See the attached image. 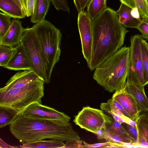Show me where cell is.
<instances>
[{
	"instance_id": "obj_1",
	"label": "cell",
	"mask_w": 148,
	"mask_h": 148,
	"mask_svg": "<svg viewBox=\"0 0 148 148\" xmlns=\"http://www.w3.org/2000/svg\"><path fill=\"white\" fill-rule=\"evenodd\" d=\"M92 48L90 67L92 71L123 44L128 31L120 22L116 11L107 8L91 21Z\"/></svg>"
},
{
	"instance_id": "obj_2",
	"label": "cell",
	"mask_w": 148,
	"mask_h": 148,
	"mask_svg": "<svg viewBox=\"0 0 148 148\" xmlns=\"http://www.w3.org/2000/svg\"><path fill=\"white\" fill-rule=\"evenodd\" d=\"M9 126L11 134L22 144L45 139H58L67 142L80 139L71 124L66 125L55 120L18 114Z\"/></svg>"
},
{
	"instance_id": "obj_3",
	"label": "cell",
	"mask_w": 148,
	"mask_h": 148,
	"mask_svg": "<svg viewBox=\"0 0 148 148\" xmlns=\"http://www.w3.org/2000/svg\"><path fill=\"white\" fill-rule=\"evenodd\" d=\"M130 62V47L125 46L96 68L93 78L105 90L115 92L125 83L128 76Z\"/></svg>"
},
{
	"instance_id": "obj_4",
	"label": "cell",
	"mask_w": 148,
	"mask_h": 148,
	"mask_svg": "<svg viewBox=\"0 0 148 148\" xmlns=\"http://www.w3.org/2000/svg\"><path fill=\"white\" fill-rule=\"evenodd\" d=\"M39 41L44 59L47 84L50 82L55 65L60 60L62 35L60 30L46 20L35 24L32 27Z\"/></svg>"
},
{
	"instance_id": "obj_5",
	"label": "cell",
	"mask_w": 148,
	"mask_h": 148,
	"mask_svg": "<svg viewBox=\"0 0 148 148\" xmlns=\"http://www.w3.org/2000/svg\"><path fill=\"white\" fill-rule=\"evenodd\" d=\"M45 82L40 79L18 88H0V106L12 109L18 114L35 103H42Z\"/></svg>"
},
{
	"instance_id": "obj_6",
	"label": "cell",
	"mask_w": 148,
	"mask_h": 148,
	"mask_svg": "<svg viewBox=\"0 0 148 148\" xmlns=\"http://www.w3.org/2000/svg\"><path fill=\"white\" fill-rule=\"evenodd\" d=\"M21 42L28 58L32 71L47 84L43 54L39 41L32 27L24 29Z\"/></svg>"
},
{
	"instance_id": "obj_7",
	"label": "cell",
	"mask_w": 148,
	"mask_h": 148,
	"mask_svg": "<svg viewBox=\"0 0 148 148\" xmlns=\"http://www.w3.org/2000/svg\"><path fill=\"white\" fill-rule=\"evenodd\" d=\"M73 122L81 128L95 134L98 130L111 124L112 117L105 114L101 110L87 106L83 107L75 116Z\"/></svg>"
},
{
	"instance_id": "obj_8",
	"label": "cell",
	"mask_w": 148,
	"mask_h": 148,
	"mask_svg": "<svg viewBox=\"0 0 148 148\" xmlns=\"http://www.w3.org/2000/svg\"><path fill=\"white\" fill-rule=\"evenodd\" d=\"M143 38L142 36L140 34L132 36L130 38V67L127 78L134 81L139 86L144 88L140 48Z\"/></svg>"
},
{
	"instance_id": "obj_9",
	"label": "cell",
	"mask_w": 148,
	"mask_h": 148,
	"mask_svg": "<svg viewBox=\"0 0 148 148\" xmlns=\"http://www.w3.org/2000/svg\"><path fill=\"white\" fill-rule=\"evenodd\" d=\"M18 114L30 118L57 121L66 125L71 124L69 123L71 117L68 115L39 103H35L30 105Z\"/></svg>"
},
{
	"instance_id": "obj_10",
	"label": "cell",
	"mask_w": 148,
	"mask_h": 148,
	"mask_svg": "<svg viewBox=\"0 0 148 148\" xmlns=\"http://www.w3.org/2000/svg\"><path fill=\"white\" fill-rule=\"evenodd\" d=\"M92 20L87 13H78L77 24L81 39L82 51L89 69L90 67L92 48Z\"/></svg>"
},
{
	"instance_id": "obj_11",
	"label": "cell",
	"mask_w": 148,
	"mask_h": 148,
	"mask_svg": "<svg viewBox=\"0 0 148 148\" xmlns=\"http://www.w3.org/2000/svg\"><path fill=\"white\" fill-rule=\"evenodd\" d=\"M124 84L115 91L112 98L119 103L131 119L135 121L139 116L140 112L136 101L127 91Z\"/></svg>"
},
{
	"instance_id": "obj_12",
	"label": "cell",
	"mask_w": 148,
	"mask_h": 148,
	"mask_svg": "<svg viewBox=\"0 0 148 148\" xmlns=\"http://www.w3.org/2000/svg\"><path fill=\"white\" fill-rule=\"evenodd\" d=\"M24 29L21 21L13 18L8 30L0 38V45L16 48L21 42Z\"/></svg>"
},
{
	"instance_id": "obj_13",
	"label": "cell",
	"mask_w": 148,
	"mask_h": 148,
	"mask_svg": "<svg viewBox=\"0 0 148 148\" xmlns=\"http://www.w3.org/2000/svg\"><path fill=\"white\" fill-rule=\"evenodd\" d=\"M16 48V51L4 68L14 71H32L28 58L21 42Z\"/></svg>"
},
{
	"instance_id": "obj_14",
	"label": "cell",
	"mask_w": 148,
	"mask_h": 148,
	"mask_svg": "<svg viewBox=\"0 0 148 148\" xmlns=\"http://www.w3.org/2000/svg\"><path fill=\"white\" fill-rule=\"evenodd\" d=\"M124 85L127 91L136 101L140 112H148V99L145 94L144 88L139 86L128 78Z\"/></svg>"
},
{
	"instance_id": "obj_15",
	"label": "cell",
	"mask_w": 148,
	"mask_h": 148,
	"mask_svg": "<svg viewBox=\"0 0 148 148\" xmlns=\"http://www.w3.org/2000/svg\"><path fill=\"white\" fill-rule=\"evenodd\" d=\"M40 79L32 71H20L12 77L4 87L7 88H18Z\"/></svg>"
},
{
	"instance_id": "obj_16",
	"label": "cell",
	"mask_w": 148,
	"mask_h": 148,
	"mask_svg": "<svg viewBox=\"0 0 148 148\" xmlns=\"http://www.w3.org/2000/svg\"><path fill=\"white\" fill-rule=\"evenodd\" d=\"M141 113L135 121L138 134L137 145L140 147H148V119Z\"/></svg>"
},
{
	"instance_id": "obj_17",
	"label": "cell",
	"mask_w": 148,
	"mask_h": 148,
	"mask_svg": "<svg viewBox=\"0 0 148 148\" xmlns=\"http://www.w3.org/2000/svg\"><path fill=\"white\" fill-rule=\"evenodd\" d=\"M132 9L121 3L119 10L116 11L120 22L124 27L137 29L142 20L135 18L132 16L131 13Z\"/></svg>"
},
{
	"instance_id": "obj_18",
	"label": "cell",
	"mask_w": 148,
	"mask_h": 148,
	"mask_svg": "<svg viewBox=\"0 0 148 148\" xmlns=\"http://www.w3.org/2000/svg\"><path fill=\"white\" fill-rule=\"evenodd\" d=\"M0 10L12 18L19 19L26 16V12L12 0H0Z\"/></svg>"
},
{
	"instance_id": "obj_19",
	"label": "cell",
	"mask_w": 148,
	"mask_h": 148,
	"mask_svg": "<svg viewBox=\"0 0 148 148\" xmlns=\"http://www.w3.org/2000/svg\"><path fill=\"white\" fill-rule=\"evenodd\" d=\"M51 0H36L34 12L30 21L36 23L45 20L48 11Z\"/></svg>"
},
{
	"instance_id": "obj_20",
	"label": "cell",
	"mask_w": 148,
	"mask_h": 148,
	"mask_svg": "<svg viewBox=\"0 0 148 148\" xmlns=\"http://www.w3.org/2000/svg\"><path fill=\"white\" fill-rule=\"evenodd\" d=\"M64 141L60 139H53L49 140H40L30 143L23 144L21 146L22 148H63L65 144Z\"/></svg>"
},
{
	"instance_id": "obj_21",
	"label": "cell",
	"mask_w": 148,
	"mask_h": 148,
	"mask_svg": "<svg viewBox=\"0 0 148 148\" xmlns=\"http://www.w3.org/2000/svg\"><path fill=\"white\" fill-rule=\"evenodd\" d=\"M106 128L111 133L121 138L127 144L130 145H135L121 124L115 121L113 117L112 123L107 125Z\"/></svg>"
},
{
	"instance_id": "obj_22",
	"label": "cell",
	"mask_w": 148,
	"mask_h": 148,
	"mask_svg": "<svg viewBox=\"0 0 148 148\" xmlns=\"http://www.w3.org/2000/svg\"><path fill=\"white\" fill-rule=\"evenodd\" d=\"M107 0H90L87 5V12L92 20L107 7Z\"/></svg>"
},
{
	"instance_id": "obj_23",
	"label": "cell",
	"mask_w": 148,
	"mask_h": 148,
	"mask_svg": "<svg viewBox=\"0 0 148 148\" xmlns=\"http://www.w3.org/2000/svg\"><path fill=\"white\" fill-rule=\"evenodd\" d=\"M132 9L137 8L140 17L148 18V3L146 0H119Z\"/></svg>"
},
{
	"instance_id": "obj_24",
	"label": "cell",
	"mask_w": 148,
	"mask_h": 148,
	"mask_svg": "<svg viewBox=\"0 0 148 148\" xmlns=\"http://www.w3.org/2000/svg\"><path fill=\"white\" fill-rule=\"evenodd\" d=\"M17 115V113L8 107L0 106V128L10 125Z\"/></svg>"
},
{
	"instance_id": "obj_25",
	"label": "cell",
	"mask_w": 148,
	"mask_h": 148,
	"mask_svg": "<svg viewBox=\"0 0 148 148\" xmlns=\"http://www.w3.org/2000/svg\"><path fill=\"white\" fill-rule=\"evenodd\" d=\"M144 85L148 84V43L143 38L140 43Z\"/></svg>"
},
{
	"instance_id": "obj_26",
	"label": "cell",
	"mask_w": 148,
	"mask_h": 148,
	"mask_svg": "<svg viewBox=\"0 0 148 148\" xmlns=\"http://www.w3.org/2000/svg\"><path fill=\"white\" fill-rule=\"evenodd\" d=\"M16 51V48L0 45V66H6Z\"/></svg>"
},
{
	"instance_id": "obj_27",
	"label": "cell",
	"mask_w": 148,
	"mask_h": 148,
	"mask_svg": "<svg viewBox=\"0 0 148 148\" xmlns=\"http://www.w3.org/2000/svg\"><path fill=\"white\" fill-rule=\"evenodd\" d=\"M100 108L103 111L108 113L112 112L119 116L123 119L125 123L128 124L130 119L124 115L120 111L116 109L114 106L108 101L105 103H101Z\"/></svg>"
},
{
	"instance_id": "obj_28",
	"label": "cell",
	"mask_w": 148,
	"mask_h": 148,
	"mask_svg": "<svg viewBox=\"0 0 148 148\" xmlns=\"http://www.w3.org/2000/svg\"><path fill=\"white\" fill-rule=\"evenodd\" d=\"M11 18L7 14L0 12V38L4 36L9 28L11 23Z\"/></svg>"
},
{
	"instance_id": "obj_29",
	"label": "cell",
	"mask_w": 148,
	"mask_h": 148,
	"mask_svg": "<svg viewBox=\"0 0 148 148\" xmlns=\"http://www.w3.org/2000/svg\"><path fill=\"white\" fill-rule=\"evenodd\" d=\"M131 139L134 145H138V134L136 126H132L125 123L121 124Z\"/></svg>"
},
{
	"instance_id": "obj_30",
	"label": "cell",
	"mask_w": 148,
	"mask_h": 148,
	"mask_svg": "<svg viewBox=\"0 0 148 148\" xmlns=\"http://www.w3.org/2000/svg\"><path fill=\"white\" fill-rule=\"evenodd\" d=\"M51 2L56 10L70 13V10L68 5L67 0H51Z\"/></svg>"
},
{
	"instance_id": "obj_31",
	"label": "cell",
	"mask_w": 148,
	"mask_h": 148,
	"mask_svg": "<svg viewBox=\"0 0 148 148\" xmlns=\"http://www.w3.org/2000/svg\"><path fill=\"white\" fill-rule=\"evenodd\" d=\"M137 29L142 34L143 38L148 39V18H143Z\"/></svg>"
},
{
	"instance_id": "obj_32",
	"label": "cell",
	"mask_w": 148,
	"mask_h": 148,
	"mask_svg": "<svg viewBox=\"0 0 148 148\" xmlns=\"http://www.w3.org/2000/svg\"><path fill=\"white\" fill-rule=\"evenodd\" d=\"M26 15L29 17L33 14L36 0H26Z\"/></svg>"
},
{
	"instance_id": "obj_33",
	"label": "cell",
	"mask_w": 148,
	"mask_h": 148,
	"mask_svg": "<svg viewBox=\"0 0 148 148\" xmlns=\"http://www.w3.org/2000/svg\"><path fill=\"white\" fill-rule=\"evenodd\" d=\"M108 100L116 109L120 111L124 115L131 119L128 114L122 106L115 99L112 98Z\"/></svg>"
},
{
	"instance_id": "obj_34",
	"label": "cell",
	"mask_w": 148,
	"mask_h": 148,
	"mask_svg": "<svg viewBox=\"0 0 148 148\" xmlns=\"http://www.w3.org/2000/svg\"><path fill=\"white\" fill-rule=\"evenodd\" d=\"M83 143L84 148H107V146L111 145L112 143L107 141L105 143L92 144H88L83 141Z\"/></svg>"
},
{
	"instance_id": "obj_35",
	"label": "cell",
	"mask_w": 148,
	"mask_h": 148,
	"mask_svg": "<svg viewBox=\"0 0 148 148\" xmlns=\"http://www.w3.org/2000/svg\"><path fill=\"white\" fill-rule=\"evenodd\" d=\"M82 140L72 141L66 142V144L63 147L64 148H84L83 144H82Z\"/></svg>"
},
{
	"instance_id": "obj_36",
	"label": "cell",
	"mask_w": 148,
	"mask_h": 148,
	"mask_svg": "<svg viewBox=\"0 0 148 148\" xmlns=\"http://www.w3.org/2000/svg\"><path fill=\"white\" fill-rule=\"evenodd\" d=\"M19 6L26 13V0H12Z\"/></svg>"
},
{
	"instance_id": "obj_37",
	"label": "cell",
	"mask_w": 148,
	"mask_h": 148,
	"mask_svg": "<svg viewBox=\"0 0 148 148\" xmlns=\"http://www.w3.org/2000/svg\"><path fill=\"white\" fill-rule=\"evenodd\" d=\"M108 113L110 114L115 121L118 122L120 123L121 124L125 123L124 121L117 115L112 112H109Z\"/></svg>"
},
{
	"instance_id": "obj_38",
	"label": "cell",
	"mask_w": 148,
	"mask_h": 148,
	"mask_svg": "<svg viewBox=\"0 0 148 148\" xmlns=\"http://www.w3.org/2000/svg\"><path fill=\"white\" fill-rule=\"evenodd\" d=\"M90 0H78L80 6L82 11L84 10L87 6V4Z\"/></svg>"
},
{
	"instance_id": "obj_39",
	"label": "cell",
	"mask_w": 148,
	"mask_h": 148,
	"mask_svg": "<svg viewBox=\"0 0 148 148\" xmlns=\"http://www.w3.org/2000/svg\"><path fill=\"white\" fill-rule=\"evenodd\" d=\"M18 147H14L8 145L1 138H0V148H14Z\"/></svg>"
},
{
	"instance_id": "obj_40",
	"label": "cell",
	"mask_w": 148,
	"mask_h": 148,
	"mask_svg": "<svg viewBox=\"0 0 148 148\" xmlns=\"http://www.w3.org/2000/svg\"><path fill=\"white\" fill-rule=\"evenodd\" d=\"M73 1L75 5L78 13L82 11V10L81 9L78 0H73Z\"/></svg>"
},
{
	"instance_id": "obj_41",
	"label": "cell",
	"mask_w": 148,
	"mask_h": 148,
	"mask_svg": "<svg viewBox=\"0 0 148 148\" xmlns=\"http://www.w3.org/2000/svg\"><path fill=\"white\" fill-rule=\"evenodd\" d=\"M140 112L144 113L146 116L147 119H148V112Z\"/></svg>"
},
{
	"instance_id": "obj_42",
	"label": "cell",
	"mask_w": 148,
	"mask_h": 148,
	"mask_svg": "<svg viewBox=\"0 0 148 148\" xmlns=\"http://www.w3.org/2000/svg\"><path fill=\"white\" fill-rule=\"evenodd\" d=\"M146 0V1H147V0Z\"/></svg>"
},
{
	"instance_id": "obj_43",
	"label": "cell",
	"mask_w": 148,
	"mask_h": 148,
	"mask_svg": "<svg viewBox=\"0 0 148 148\" xmlns=\"http://www.w3.org/2000/svg\"><path fill=\"white\" fill-rule=\"evenodd\" d=\"M147 2H148V0H147Z\"/></svg>"
}]
</instances>
